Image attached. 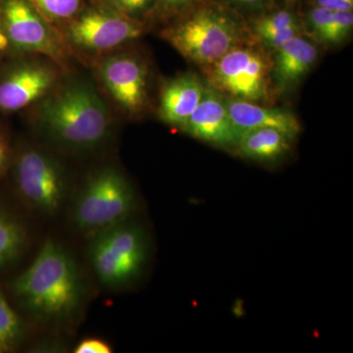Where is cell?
Listing matches in <instances>:
<instances>
[{"instance_id":"18","label":"cell","mask_w":353,"mask_h":353,"mask_svg":"<svg viewBox=\"0 0 353 353\" xmlns=\"http://www.w3.org/2000/svg\"><path fill=\"white\" fill-rule=\"evenodd\" d=\"M255 39L290 28H303V17L292 7L273 8L246 19ZM304 29V28H303Z\"/></svg>"},{"instance_id":"15","label":"cell","mask_w":353,"mask_h":353,"mask_svg":"<svg viewBox=\"0 0 353 353\" xmlns=\"http://www.w3.org/2000/svg\"><path fill=\"white\" fill-rule=\"evenodd\" d=\"M227 108L232 122L241 137L252 130L273 128L296 139L301 126L294 113L267 104L227 99Z\"/></svg>"},{"instance_id":"28","label":"cell","mask_w":353,"mask_h":353,"mask_svg":"<svg viewBox=\"0 0 353 353\" xmlns=\"http://www.w3.org/2000/svg\"><path fill=\"white\" fill-rule=\"evenodd\" d=\"M7 48H9L8 43H7L6 37L2 34L1 30H0V57L3 50H6Z\"/></svg>"},{"instance_id":"14","label":"cell","mask_w":353,"mask_h":353,"mask_svg":"<svg viewBox=\"0 0 353 353\" xmlns=\"http://www.w3.org/2000/svg\"><path fill=\"white\" fill-rule=\"evenodd\" d=\"M206 83L192 73L182 74L165 83L160 94V118L166 124L182 128L203 97Z\"/></svg>"},{"instance_id":"29","label":"cell","mask_w":353,"mask_h":353,"mask_svg":"<svg viewBox=\"0 0 353 353\" xmlns=\"http://www.w3.org/2000/svg\"><path fill=\"white\" fill-rule=\"evenodd\" d=\"M292 1H297V0H292Z\"/></svg>"},{"instance_id":"1","label":"cell","mask_w":353,"mask_h":353,"mask_svg":"<svg viewBox=\"0 0 353 353\" xmlns=\"http://www.w3.org/2000/svg\"><path fill=\"white\" fill-rule=\"evenodd\" d=\"M9 290L20 307L46 321L73 314L82 296L75 262L53 240L43 243L32 264L13 279Z\"/></svg>"},{"instance_id":"21","label":"cell","mask_w":353,"mask_h":353,"mask_svg":"<svg viewBox=\"0 0 353 353\" xmlns=\"http://www.w3.org/2000/svg\"><path fill=\"white\" fill-rule=\"evenodd\" d=\"M353 29V10L334 11L326 32L320 43L336 46L343 43L352 34Z\"/></svg>"},{"instance_id":"20","label":"cell","mask_w":353,"mask_h":353,"mask_svg":"<svg viewBox=\"0 0 353 353\" xmlns=\"http://www.w3.org/2000/svg\"><path fill=\"white\" fill-rule=\"evenodd\" d=\"M34 8L55 28L63 29L85 7L83 0H29Z\"/></svg>"},{"instance_id":"8","label":"cell","mask_w":353,"mask_h":353,"mask_svg":"<svg viewBox=\"0 0 353 353\" xmlns=\"http://www.w3.org/2000/svg\"><path fill=\"white\" fill-rule=\"evenodd\" d=\"M145 23L94 3L85 6L60 34L70 48L90 53H104L139 38Z\"/></svg>"},{"instance_id":"10","label":"cell","mask_w":353,"mask_h":353,"mask_svg":"<svg viewBox=\"0 0 353 353\" xmlns=\"http://www.w3.org/2000/svg\"><path fill=\"white\" fill-rule=\"evenodd\" d=\"M97 72L121 110L131 116L145 112L150 102V71L141 57L132 53L110 55L99 62Z\"/></svg>"},{"instance_id":"7","label":"cell","mask_w":353,"mask_h":353,"mask_svg":"<svg viewBox=\"0 0 353 353\" xmlns=\"http://www.w3.org/2000/svg\"><path fill=\"white\" fill-rule=\"evenodd\" d=\"M0 30L13 50L44 55L60 65L68 58L62 34L29 0H0Z\"/></svg>"},{"instance_id":"19","label":"cell","mask_w":353,"mask_h":353,"mask_svg":"<svg viewBox=\"0 0 353 353\" xmlns=\"http://www.w3.org/2000/svg\"><path fill=\"white\" fill-rule=\"evenodd\" d=\"M22 336L23 324L19 315L0 288V353L13 352Z\"/></svg>"},{"instance_id":"22","label":"cell","mask_w":353,"mask_h":353,"mask_svg":"<svg viewBox=\"0 0 353 353\" xmlns=\"http://www.w3.org/2000/svg\"><path fill=\"white\" fill-rule=\"evenodd\" d=\"M202 0H155L148 19L154 22L168 23L182 15Z\"/></svg>"},{"instance_id":"16","label":"cell","mask_w":353,"mask_h":353,"mask_svg":"<svg viewBox=\"0 0 353 353\" xmlns=\"http://www.w3.org/2000/svg\"><path fill=\"white\" fill-rule=\"evenodd\" d=\"M294 141L289 134L273 128L252 130L241 137L233 152L246 159L271 163L289 153Z\"/></svg>"},{"instance_id":"27","label":"cell","mask_w":353,"mask_h":353,"mask_svg":"<svg viewBox=\"0 0 353 353\" xmlns=\"http://www.w3.org/2000/svg\"><path fill=\"white\" fill-rule=\"evenodd\" d=\"M10 146H9L6 134L0 128V180L2 176L6 175L7 170L10 167Z\"/></svg>"},{"instance_id":"5","label":"cell","mask_w":353,"mask_h":353,"mask_svg":"<svg viewBox=\"0 0 353 353\" xmlns=\"http://www.w3.org/2000/svg\"><path fill=\"white\" fill-rule=\"evenodd\" d=\"M148 259L145 233L138 225L121 222L95 234L90 259L102 284L122 287L139 277Z\"/></svg>"},{"instance_id":"6","label":"cell","mask_w":353,"mask_h":353,"mask_svg":"<svg viewBox=\"0 0 353 353\" xmlns=\"http://www.w3.org/2000/svg\"><path fill=\"white\" fill-rule=\"evenodd\" d=\"M134 190L114 168L97 172L85 182L74 204L76 226L97 234L126 221L134 208Z\"/></svg>"},{"instance_id":"13","label":"cell","mask_w":353,"mask_h":353,"mask_svg":"<svg viewBox=\"0 0 353 353\" xmlns=\"http://www.w3.org/2000/svg\"><path fill=\"white\" fill-rule=\"evenodd\" d=\"M319 58L317 43L305 34H299L273 53L272 79L276 92L294 90Z\"/></svg>"},{"instance_id":"4","label":"cell","mask_w":353,"mask_h":353,"mask_svg":"<svg viewBox=\"0 0 353 353\" xmlns=\"http://www.w3.org/2000/svg\"><path fill=\"white\" fill-rule=\"evenodd\" d=\"M272 69L273 53L256 39L234 46L214 63L201 68L205 83L223 97L267 105L277 94Z\"/></svg>"},{"instance_id":"25","label":"cell","mask_w":353,"mask_h":353,"mask_svg":"<svg viewBox=\"0 0 353 353\" xmlns=\"http://www.w3.org/2000/svg\"><path fill=\"white\" fill-rule=\"evenodd\" d=\"M75 353H110L112 348L108 343L99 339H87L77 345Z\"/></svg>"},{"instance_id":"23","label":"cell","mask_w":353,"mask_h":353,"mask_svg":"<svg viewBox=\"0 0 353 353\" xmlns=\"http://www.w3.org/2000/svg\"><path fill=\"white\" fill-rule=\"evenodd\" d=\"M95 3L128 17L143 21L141 18L148 17L152 10L155 0H97Z\"/></svg>"},{"instance_id":"24","label":"cell","mask_w":353,"mask_h":353,"mask_svg":"<svg viewBox=\"0 0 353 353\" xmlns=\"http://www.w3.org/2000/svg\"><path fill=\"white\" fill-rule=\"evenodd\" d=\"M215 1L229 7L246 19L263 13L274 7V0H215Z\"/></svg>"},{"instance_id":"26","label":"cell","mask_w":353,"mask_h":353,"mask_svg":"<svg viewBox=\"0 0 353 353\" xmlns=\"http://www.w3.org/2000/svg\"><path fill=\"white\" fill-rule=\"evenodd\" d=\"M308 3L331 11L353 10V0H308Z\"/></svg>"},{"instance_id":"2","label":"cell","mask_w":353,"mask_h":353,"mask_svg":"<svg viewBox=\"0 0 353 353\" xmlns=\"http://www.w3.org/2000/svg\"><path fill=\"white\" fill-rule=\"evenodd\" d=\"M160 34L199 68L214 63L234 46L255 39L246 18L215 0H202L167 23Z\"/></svg>"},{"instance_id":"12","label":"cell","mask_w":353,"mask_h":353,"mask_svg":"<svg viewBox=\"0 0 353 353\" xmlns=\"http://www.w3.org/2000/svg\"><path fill=\"white\" fill-rule=\"evenodd\" d=\"M181 130L192 138L227 150H233L241 139L230 117L226 97L208 83L199 106Z\"/></svg>"},{"instance_id":"11","label":"cell","mask_w":353,"mask_h":353,"mask_svg":"<svg viewBox=\"0 0 353 353\" xmlns=\"http://www.w3.org/2000/svg\"><path fill=\"white\" fill-rule=\"evenodd\" d=\"M55 67L37 60L12 65L0 76V111L15 112L44 99L57 82Z\"/></svg>"},{"instance_id":"3","label":"cell","mask_w":353,"mask_h":353,"mask_svg":"<svg viewBox=\"0 0 353 353\" xmlns=\"http://www.w3.org/2000/svg\"><path fill=\"white\" fill-rule=\"evenodd\" d=\"M39 120L58 143L75 150L101 145L110 131V116L90 83L74 81L41 99Z\"/></svg>"},{"instance_id":"17","label":"cell","mask_w":353,"mask_h":353,"mask_svg":"<svg viewBox=\"0 0 353 353\" xmlns=\"http://www.w3.org/2000/svg\"><path fill=\"white\" fill-rule=\"evenodd\" d=\"M27 234L24 225L0 203V270L14 263L24 250Z\"/></svg>"},{"instance_id":"9","label":"cell","mask_w":353,"mask_h":353,"mask_svg":"<svg viewBox=\"0 0 353 353\" xmlns=\"http://www.w3.org/2000/svg\"><path fill=\"white\" fill-rule=\"evenodd\" d=\"M13 180L18 194L46 214L57 212L64 201L66 181L54 158L37 148L21 150L13 160Z\"/></svg>"}]
</instances>
